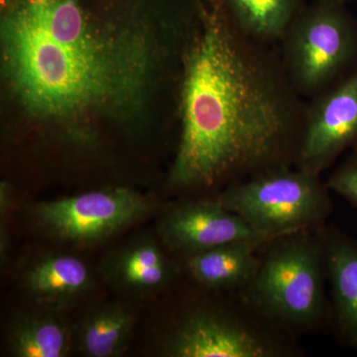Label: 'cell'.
Instances as JSON below:
<instances>
[{
    "label": "cell",
    "mask_w": 357,
    "mask_h": 357,
    "mask_svg": "<svg viewBox=\"0 0 357 357\" xmlns=\"http://www.w3.org/2000/svg\"><path fill=\"white\" fill-rule=\"evenodd\" d=\"M3 9L4 77L30 116L77 123L129 114L146 98L160 52L140 23L100 17L83 0H14Z\"/></svg>",
    "instance_id": "7a4b0ae2"
},
{
    "label": "cell",
    "mask_w": 357,
    "mask_h": 357,
    "mask_svg": "<svg viewBox=\"0 0 357 357\" xmlns=\"http://www.w3.org/2000/svg\"><path fill=\"white\" fill-rule=\"evenodd\" d=\"M304 114L295 167L319 174L357 146V65L316 95Z\"/></svg>",
    "instance_id": "ba28073f"
},
{
    "label": "cell",
    "mask_w": 357,
    "mask_h": 357,
    "mask_svg": "<svg viewBox=\"0 0 357 357\" xmlns=\"http://www.w3.org/2000/svg\"><path fill=\"white\" fill-rule=\"evenodd\" d=\"M8 188L6 184H1L0 188V215H1V220H4V225H1L0 229V250H1V258L6 257L7 251V244H8V239H7V232L6 229V222L7 218V213L11 208V199L9 196Z\"/></svg>",
    "instance_id": "ac0fdd59"
},
{
    "label": "cell",
    "mask_w": 357,
    "mask_h": 357,
    "mask_svg": "<svg viewBox=\"0 0 357 357\" xmlns=\"http://www.w3.org/2000/svg\"><path fill=\"white\" fill-rule=\"evenodd\" d=\"M293 335L255 316L243 303L236 311L198 310L185 316L167 340L171 357L297 356Z\"/></svg>",
    "instance_id": "8992f818"
},
{
    "label": "cell",
    "mask_w": 357,
    "mask_h": 357,
    "mask_svg": "<svg viewBox=\"0 0 357 357\" xmlns=\"http://www.w3.org/2000/svg\"><path fill=\"white\" fill-rule=\"evenodd\" d=\"M13 1L14 0H1L2 9L6 8V7L8 6L9 4Z\"/></svg>",
    "instance_id": "d6986e66"
},
{
    "label": "cell",
    "mask_w": 357,
    "mask_h": 357,
    "mask_svg": "<svg viewBox=\"0 0 357 357\" xmlns=\"http://www.w3.org/2000/svg\"><path fill=\"white\" fill-rule=\"evenodd\" d=\"M159 234L167 248L185 258L237 241H272L217 199L176 204L162 218Z\"/></svg>",
    "instance_id": "9c48e42d"
},
{
    "label": "cell",
    "mask_w": 357,
    "mask_h": 357,
    "mask_svg": "<svg viewBox=\"0 0 357 357\" xmlns=\"http://www.w3.org/2000/svg\"><path fill=\"white\" fill-rule=\"evenodd\" d=\"M215 199L272 241L319 229L333 211L321 175L292 166L274 167L238 181Z\"/></svg>",
    "instance_id": "277c9868"
},
{
    "label": "cell",
    "mask_w": 357,
    "mask_h": 357,
    "mask_svg": "<svg viewBox=\"0 0 357 357\" xmlns=\"http://www.w3.org/2000/svg\"><path fill=\"white\" fill-rule=\"evenodd\" d=\"M107 280L122 290L149 293L172 281L174 267L153 239L139 238L109 256L103 265Z\"/></svg>",
    "instance_id": "7c38bea8"
},
{
    "label": "cell",
    "mask_w": 357,
    "mask_h": 357,
    "mask_svg": "<svg viewBox=\"0 0 357 357\" xmlns=\"http://www.w3.org/2000/svg\"><path fill=\"white\" fill-rule=\"evenodd\" d=\"M319 232L332 292L328 325L340 344L357 349V238L326 223Z\"/></svg>",
    "instance_id": "30bf717a"
},
{
    "label": "cell",
    "mask_w": 357,
    "mask_h": 357,
    "mask_svg": "<svg viewBox=\"0 0 357 357\" xmlns=\"http://www.w3.org/2000/svg\"><path fill=\"white\" fill-rule=\"evenodd\" d=\"M319 229L268 243L255 276L238 291L239 299L255 316L293 337L318 330L330 318Z\"/></svg>",
    "instance_id": "3957f363"
},
{
    "label": "cell",
    "mask_w": 357,
    "mask_h": 357,
    "mask_svg": "<svg viewBox=\"0 0 357 357\" xmlns=\"http://www.w3.org/2000/svg\"><path fill=\"white\" fill-rule=\"evenodd\" d=\"M72 337L68 326L50 314H33L20 319L9 337L11 352L17 357H64Z\"/></svg>",
    "instance_id": "2e32d148"
},
{
    "label": "cell",
    "mask_w": 357,
    "mask_h": 357,
    "mask_svg": "<svg viewBox=\"0 0 357 357\" xmlns=\"http://www.w3.org/2000/svg\"><path fill=\"white\" fill-rule=\"evenodd\" d=\"M152 208L153 203L139 192L112 188L42 202L33 208V215L52 236L86 245L109 238L146 217Z\"/></svg>",
    "instance_id": "52a82bcc"
},
{
    "label": "cell",
    "mask_w": 357,
    "mask_h": 357,
    "mask_svg": "<svg viewBox=\"0 0 357 357\" xmlns=\"http://www.w3.org/2000/svg\"><path fill=\"white\" fill-rule=\"evenodd\" d=\"M134 323L133 314L119 306L100 307L84 319L79 347L89 357H115L123 351Z\"/></svg>",
    "instance_id": "9a60e30c"
},
{
    "label": "cell",
    "mask_w": 357,
    "mask_h": 357,
    "mask_svg": "<svg viewBox=\"0 0 357 357\" xmlns=\"http://www.w3.org/2000/svg\"><path fill=\"white\" fill-rule=\"evenodd\" d=\"M282 40L284 72L304 95H318L357 61L356 21L331 0L301 9Z\"/></svg>",
    "instance_id": "5b68a950"
},
{
    "label": "cell",
    "mask_w": 357,
    "mask_h": 357,
    "mask_svg": "<svg viewBox=\"0 0 357 357\" xmlns=\"http://www.w3.org/2000/svg\"><path fill=\"white\" fill-rule=\"evenodd\" d=\"M25 285L41 302L61 305L88 292L93 276L88 265L76 256L53 255L41 258L28 270Z\"/></svg>",
    "instance_id": "4fadbf2b"
},
{
    "label": "cell",
    "mask_w": 357,
    "mask_h": 357,
    "mask_svg": "<svg viewBox=\"0 0 357 357\" xmlns=\"http://www.w3.org/2000/svg\"><path fill=\"white\" fill-rule=\"evenodd\" d=\"M331 1L337 2V3L344 4V2L351 1V0H331Z\"/></svg>",
    "instance_id": "ffe728a7"
},
{
    "label": "cell",
    "mask_w": 357,
    "mask_h": 357,
    "mask_svg": "<svg viewBox=\"0 0 357 357\" xmlns=\"http://www.w3.org/2000/svg\"><path fill=\"white\" fill-rule=\"evenodd\" d=\"M268 243L237 241L208 249L185 258V269L204 288L238 292L255 276L261 258L258 253Z\"/></svg>",
    "instance_id": "8fae6325"
},
{
    "label": "cell",
    "mask_w": 357,
    "mask_h": 357,
    "mask_svg": "<svg viewBox=\"0 0 357 357\" xmlns=\"http://www.w3.org/2000/svg\"><path fill=\"white\" fill-rule=\"evenodd\" d=\"M230 18L248 38L281 40L302 7V0H222Z\"/></svg>",
    "instance_id": "5bb4252c"
},
{
    "label": "cell",
    "mask_w": 357,
    "mask_h": 357,
    "mask_svg": "<svg viewBox=\"0 0 357 357\" xmlns=\"http://www.w3.org/2000/svg\"><path fill=\"white\" fill-rule=\"evenodd\" d=\"M197 26L183 59L171 185L210 188L295 165L304 115L287 76L239 31L222 0L199 4Z\"/></svg>",
    "instance_id": "6da1fadb"
},
{
    "label": "cell",
    "mask_w": 357,
    "mask_h": 357,
    "mask_svg": "<svg viewBox=\"0 0 357 357\" xmlns=\"http://www.w3.org/2000/svg\"><path fill=\"white\" fill-rule=\"evenodd\" d=\"M330 191L337 192L357 208V146L326 180Z\"/></svg>",
    "instance_id": "e0dca14e"
}]
</instances>
